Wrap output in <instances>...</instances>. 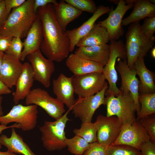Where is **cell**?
<instances>
[{"mask_svg": "<svg viewBox=\"0 0 155 155\" xmlns=\"http://www.w3.org/2000/svg\"><path fill=\"white\" fill-rule=\"evenodd\" d=\"M26 0H4L6 9L9 14L12 9L16 8L21 5Z\"/></svg>", "mask_w": 155, "mask_h": 155, "instance_id": "cell-38", "label": "cell"}, {"mask_svg": "<svg viewBox=\"0 0 155 155\" xmlns=\"http://www.w3.org/2000/svg\"><path fill=\"white\" fill-rule=\"evenodd\" d=\"M117 60V64L115 65V68L120 74L121 79L119 89L122 92L131 93L139 111L140 106L138 101L139 80L136 77V71L134 68L131 69L129 67L127 59L122 60L118 58Z\"/></svg>", "mask_w": 155, "mask_h": 155, "instance_id": "cell-15", "label": "cell"}, {"mask_svg": "<svg viewBox=\"0 0 155 155\" xmlns=\"http://www.w3.org/2000/svg\"><path fill=\"white\" fill-rule=\"evenodd\" d=\"M72 77H68L61 73L56 79H53L52 82L53 91L56 98L66 105L70 110L75 101Z\"/></svg>", "mask_w": 155, "mask_h": 155, "instance_id": "cell-18", "label": "cell"}, {"mask_svg": "<svg viewBox=\"0 0 155 155\" xmlns=\"http://www.w3.org/2000/svg\"><path fill=\"white\" fill-rule=\"evenodd\" d=\"M69 110L54 121H44L43 125L39 127L43 145L47 150L59 151L66 147L65 129L69 120L67 115Z\"/></svg>", "mask_w": 155, "mask_h": 155, "instance_id": "cell-5", "label": "cell"}, {"mask_svg": "<svg viewBox=\"0 0 155 155\" xmlns=\"http://www.w3.org/2000/svg\"><path fill=\"white\" fill-rule=\"evenodd\" d=\"M1 0H0V2L1 1Z\"/></svg>", "mask_w": 155, "mask_h": 155, "instance_id": "cell-49", "label": "cell"}, {"mask_svg": "<svg viewBox=\"0 0 155 155\" xmlns=\"http://www.w3.org/2000/svg\"><path fill=\"white\" fill-rule=\"evenodd\" d=\"M0 155H17L13 153L9 152L7 151L6 152H1L0 151Z\"/></svg>", "mask_w": 155, "mask_h": 155, "instance_id": "cell-45", "label": "cell"}, {"mask_svg": "<svg viewBox=\"0 0 155 155\" xmlns=\"http://www.w3.org/2000/svg\"><path fill=\"white\" fill-rule=\"evenodd\" d=\"M3 100V97L0 95V117L4 115V114L2 106V102Z\"/></svg>", "mask_w": 155, "mask_h": 155, "instance_id": "cell-44", "label": "cell"}, {"mask_svg": "<svg viewBox=\"0 0 155 155\" xmlns=\"http://www.w3.org/2000/svg\"><path fill=\"white\" fill-rule=\"evenodd\" d=\"M125 37V46L127 64L132 69L138 58H144L147 55L154 46L155 40L149 39L143 33L139 22L130 24Z\"/></svg>", "mask_w": 155, "mask_h": 155, "instance_id": "cell-3", "label": "cell"}, {"mask_svg": "<svg viewBox=\"0 0 155 155\" xmlns=\"http://www.w3.org/2000/svg\"><path fill=\"white\" fill-rule=\"evenodd\" d=\"M66 65L74 75H80L93 72L102 73L104 66L81 57L74 53L68 56Z\"/></svg>", "mask_w": 155, "mask_h": 155, "instance_id": "cell-20", "label": "cell"}, {"mask_svg": "<svg viewBox=\"0 0 155 155\" xmlns=\"http://www.w3.org/2000/svg\"><path fill=\"white\" fill-rule=\"evenodd\" d=\"M108 146L97 142L90 144L82 155H106Z\"/></svg>", "mask_w": 155, "mask_h": 155, "instance_id": "cell-36", "label": "cell"}, {"mask_svg": "<svg viewBox=\"0 0 155 155\" xmlns=\"http://www.w3.org/2000/svg\"><path fill=\"white\" fill-rule=\"evenodd\" d=\"M97 128L94 123L90 121L82 122L79 129H75L73 132L89 144L97 142Z\"/></svg>", "mask_w": 155, "mask_h": 155, "instance_id": "cell-29", "label": "cell"}, {"mask_svg": "<svg viewBox=\"0 0 155 155\" xmlns=\"http://www.w3.org/2000/svg\"><path fill=\"white\" fill-rule=\"evenodd\" d=\"M106 155H141L140 151L132 147L124 145L108 146Z\"/></svg>", "mask_w": 155, "mask_h": 155, "instance_id": "cell-31", "label": "cell"}, {"mask_svg": "<svg viewBox=\"0 0 155 155\" xmlns=\"http://www.w3.org/2000/svg\"><path fill=\"white\" fill-rule=\"evenodd\" d=\"M151 55L154 58H155V47L153 48L151 51Z\"/></svg>", "mask_w": 155, "mask_h": 155, "instance_id": "cell-47", "label": "cell"}, {"mask_svg": "<svg viewBox=\"0 0 155 155\" xmlns=\"http://www.w3.org/2000/svg\"><path fill=\"white\" fill-rule=\"evenodd\" d=\"M57 2L55 0H34V11L37 13V10L39 7L45 6L49 3L54 4Z\"/></svg>", "mask_w": 155, "mask_h": 155, "instance_id": "cell-41", "label": "cell"}, {"mask_svg": "<svg viewBox=\"0 0 155 155\" xmlns=\"http://www.w3.org/2000/svg\"><path fill=\"white\" fill-rule=\"evenodd\" d=\"M109 34L106 28L95 23L91 30L81 38L76 45L78 47L100 45L110 41Z\"/></svg>", "mask_w": 155, "mask_h": 155, "instance_id": "cell-27", "label": "cell"}, {"mask_svg": "<svg viewBox=\"0 0 155 155\" xmlns=\"http://www.w3.org/2000/svg\"><path fill=\"white\" fill-rule=\"evenodd\" d=\"M150 140L139 120L136 119L131 124H123L118 137L112 145H126L140 150L142 145Z\"/></svg>", "mask_w": 155, "mask_h": 155, "instance_id": "cell-11", "label": "cell"}, {"mask_svg": "<svg viewBox=\"0 0 155 155\" xmlns=\"http://www.w3.org/2000/svg\"><path fill=\"white\" fill-rule=\"evenodd\" d=\"M138 101L141 105L137 112L139 120L155 113V93L142 94L139 93Z\"/></svg>", "mask_w": 155, "mask_h": 155, "instance_id": "cell-28", "label": "cell"}, {"mask_svg": "<svg viewBox=\"0 0 155 155\" xmlns=\"http://www.w3.org/2000/svg\"><path fill=\"white\" fill-rule=\"evenodd\" d=\"M110 53V44H104L78 47L74 53L86 59L104 66Z\"/></svg>", "mask_w": 155, "mask_h": 155, "instance_id": "cell-23", "label": "cell"}, {"mask_svg": "<svg viewBox=\"0 0 155 155\" xmlns=\"http://www.w3.org/2000/svg\"><path fill=\"white\" fill-rule=\"evenodd\" d=\"M25 38L20 59L21 61H24L29 54L40 49L43 39V32L42 23L38 15Z\"/></svg>", "mask_w": 155, "mask_h": 155, "instance_id": "cell-19", "label": "cell"}, {"mask_svg": "<svg viewBox=\"0 0 155 155\" xmlns=\"http://www.w3.org/2000/svg\"><path fill=\"white\" fill-rule=\"evenodd\" d=\"M150 136V140L155 143V117L154 114L139 120Z\"/></svg>", "mask_w": 155, "mask_h": 155, "instance_id": "cell-34", "label": "cell"}, {"mask_svg": "<svg viewBox=\"0 0 155 155\" xmlns=\"http://www.w3.org/2000/svg\"><path fill=\"white\" fill-rule=\"evenodd\" d=\"M108 117L117 116L123 124H131L135 119V112L139 109L130 92H121L117 96L111 94L105 98Z\"/></svg>", "mask_w": 155, "mask_h": 155, "instance_id": "cell-4", "label": "cell"}, {"mask_svg": "<svg viewBox=\"0 0 155 155\" xmlns=\"http://www.w3.org/2000/svg\"><path fill=\"white\" fill-rule=\"evenodd\" d=\"M133 7V10L130 14L123 19L122 26L139 22L146 18L155 16V4L150 0H136Z\"/></svg>", "mask_w": 155, "mask_h": 155, "instance_id": "cell-25", "label": "cell"}, {"mask_svg": "<svg viewBox=\"0 0 155 155\" xmlns=\"http://www.w3.org/2000/svg\"><path fill=\"white\" fill-rule=\"evenodd\" d=\"M34 0H26L20 6L13 9L0 30V35L25 38L37 16L34 11Z\"/></svg>", "mask_w": 155, "mask_h": 155, "instance_id": "cell-2", "label": "cell"}, {"mask_svg": "<svg viewBox=\"0 0 155 155\" xmlns=\"http://www.w3.org/2000/svg\"><path fill=\"white\" fill-rule=\"evenodd\" d=\"M110 1L114 3L115 4H118L119 0H110Z\"/></svg>", "mask_w": 155, "mask_h": 155, "instance_id": "cell-48", "label": "cell"}, {"mask_svg": "<svg viewBox=\"0 0 155 155\" xmlns=\"http://www.w3.org/2000/svg\"><path fill=\"white\" fill-rule=\"evenodd\" d=\"M94 123L97 128V142L108 146L117 138L123 125L117 116L102 115L97 117Z\"/></svg>", "mask_w": 155, "mask_h": 155, "instance_id": "cell-12", "label": "cell"}, {"mask_svg": "<svg viewBox=\"0 0 155 155\" xmlns=\"http://www.w3.org/2000/svg\"><path fill=\"white\" fill-rule=\"evenodd\" d=\"M133 68L139 78L138 86L139 93H155V75L148 69L145 65L144 58H138L134 63Z\"/></svg>", "mask_w": 155, "mask_h": 155, "instance_id": "cell-22", "label": "cell"}, {"mask_svg": "<svg viewBox=\"0 0 155 155\" xmlns=\"http://www.w3.org/2000/svg\"><path fill=\"white\" fill-rule=\"evenodd\" d=\"M37 106L34 104L15 105L7 114L0 117V124L7 125L14 122L20 124L23 131L32 130L37 124Z\"/></svg>", "mask_w": 155, "mask_h": 155, "instance_id": "cell-7", "label": "cell"}, {"mask_svg": "<svg viewBox=\"0 0 155 155\" xmlns=\"http://www.w3.org/2000/svg\"><path fill=\"white\" fill-rule=\"evenodd\" d=\"M23 67L19 59L5 53L0 70V80L9 88H12L16 85Z\"/></svg>", "mask_w": 155, "mask_h": 155, "instance_id": "cell-16", "label": "cell"}, {"mask_svg": "<svg viewBox=\"0 0 155 155\" xmlns=\"http://www.w3.org/2000/svg\"><path fill=\"white\" fill-rule=\"evenodd\" d=\"M133 5H127L125 1L120 0L115 9L110 11L108 17L98 22L107 31L110 42L117 41L123 35L124 30L122 26L123 17L127 11L133 7Z\"/></svg>", "mask_w": 155, "mask_h": 155, "instance_id": "cell-14", "label": "cell"}, {"mask_svg": "<svg viewBox=\"0 0 155 155\" xmlns=\"http://www.w3.org/2000/svg\"><path fill=\"white\" fill-rule=\"evenodd\" d=\"M23 47V42L19 37H13L7 50L4 53L20 59Z\"/></svg>", "mask_w": 155, "mask_h": 155, "instance_id": "cell-35", "label": "cell"}, {"mask_svg": "<svg viewBox=\"0 0 155 155\" xmlns=\"http://www.w3.org/2000/svg\"><path fill=\"white\" fill-rule=\"evenodd\" d=\"M6 9L4 0L0 2V30L1 28L9 15Z\"/></svg>", "mask_w": 155, "mask_h": 155, "instance_id": "cell-39", "label": "cell"}, {"mask_svg": "<svg viewBox=\"0 0 155 155\" xmlns=\"http://www.w3.org/2000/svg\"><path fill=\"white\" fill-rule=\"evenodd\" d=\"M5 53L0 51V70L1 68Z\"/></svg>", "mask_w": 155, "mask_h": 155, "instance_id": "cell-46", "label": "cell"}, {"mask_svg": "<svg viewBox=\"0 0 155 155\" xmlns=\"http://www.w3.org/2000/svg\"><path fill=\"white\" fill-rule=\"evenodd\" d=\"M141 29L147 37L155 40L154 34L155 32V16L145 18L143 24L141 25Z\"/></svg>", "mask_w": 155, "mask_h": 155, "instance_id": "cell-33", "label": "cell"}, {"mask_svg": "<svg viewBox=\"0 0 155 155\" xmlns=\"http://www.w3.org/2000/svg\"><path fill=\"white\" fill-rule=\"evenodd\" d=\"M107 82L103 89L95 95L84 98H79L75 100L70 110L75 117L82 122H91L96 110L102 104L105 105V94L108 88Z\"/></svg>", "mask_w": 155, "mask_h": 155, "instance_id": "cell-10", "label": "cell"}, {"mask_svg": "<svg viewBox=\"0 0 155 155\" xmlns=\"http://www.w3.org/2000/svg\"><path fill=\"white\" fill-rule=\"evenodd\" d=\"M65 143L68 151L75 155H82L90 144L82 137L76 135L71 138H67Z\"/></svg>", "mask_w": 155, "mask_h": 155, "instance_id": "cell-30", "label": "cell"}, {"mask_svg": "<svg viewBox=\"0 0 155 155\" xmlns=\"http://www.w3.org/2000/svg\"><path fill=\"white\" fill-rule=\"evenodd\" d=\"M15 128H11L10 137L4 134L0 136V144L5 147L7 151L16 154L36 155L24 141L23 138L16 133Z\"/></svg>", "mask_w": 155, "mask_h": 155, "instance_id": "cell-26", "label": "cell"}, {"mask_svg": "<svg viewBox=\"0 0 155 155\" xmlns=\"http://www.w3.org/2000/svg\"><path fill=\"white\" fill-rule=\"evenodd\" d=\"M106 80L102 73L74 75L72 83L75 94L81 98L93 96L103 89L107 83Z\"/></svg>", "mask_w": 155, "mask_h": 155, "instance_id": "cell-9", "label": "cell"}, {"mask_svg": "<svg viewBox=\"0 0 155 155\" xmlns=\"http://www.w3.org/2000/svg\"><path fill=\"white\" fill-rule=\"evenodd\" d=\"M25 99L26 105L34 104L40 106L55 120L62 116L65 111L63 103L40 88L32 89Z\"/></svg>", "mask_w": 155, "mask_h": 155, "instance_id": "cell-8", "label": "cell"}, {"mask_svg": "<svg viewBox=\"0 0 155 155\" xmlns=\"http://www.w3.org/2000/svg\"><path fill=\"white\" fill-rule=\"evenodd\" d=\"M15 128L18 129L21 128V125L18 123H16L15 124L9 126L2 124L0 125V134H1L2 131L6 129L12 128ZM2 148V146L0 144V149Z\"/></svg>", "mask_w": 155, "mask_h": 155, "instance_id": "cell-43", "label": "cell"}, {"mask_svg": "<svg viewBox=\"0 0 155 155\" xmlns=\"http://www.w3.org/2000/svg\"><path fill=\"white\" fill-rule=\"evenodd\" d=\"M13 38L0 35V51L5 53L7 49Z\"/></svg>", "mask_w": 155, "mask_h": 155, "instance_id": "cell-40", "label": "cell"}, {"mask_svg": "<svg viewBox=\"0 0 155 155\" xmlns=\"http://www.w3.org/2000/svg\"><path fill=\"white\" fill-rule=\"evenodd\" d=\"M26 58L30 64L34 80L45 88L49 87L51 76L55 70L53 61L45 58L40 49L29 54Z\"/></svg>", "mask_w": 155, "mask_h": 155, "instance_id": "cell-13", "label": "cell"}, {"mask_svg": "<svg viewBox=\"0 0 155 155\" xmlns=\"http://www.w3.org/2000/svg\"><path fill=\"white\" fill-rule=\"evenodd\" d=\"M111 11L109 7L100 5L97 7L96 12L81 26L71 30L65 31L69 41L70 51L72 52L79 40L91 30L98 19L102 15Z\"/></svg>", "mask_w": 155, "mask_h": 155, "instance_id": "cell-17", "label": "cell"}, {"mask_svg": "<svg viewBox=\"0 0 155 155\" xmlns=\"http://www.w3.org/2000/svg\"><path fill=\"white\" fill-rule=\"evenodd\" d=\"M12 92L10 89L7 86L0 80V95L9 94Z\"/></svg>", "mask_w": 155, "mask_h": 155, "instance_id": "cell-42", "label": "cell"}, {"mask_svg": "<svg viewBox=\"0 0 155 155\" xmlns=\"http://www.w3.org/2000/svg\"><path fill=\"white\" fill-rule=\"evenodd\" d=\"M66 3L71 5L78 10L94 14L97 7L92 0H64Z\"/></svg>", "mask_w": 155, "mask_h": 155, "instance_id": "cell-32", "label": "cell"}, {"mask_svg": "<svg viewBox=\"0 0 155 155\" xmlns=\"http://www.w3.org/2000/svg\"><path fill=\"white\" fill-rule=\"evenodd\" d=\"M55 16L63 30L65 32L68 24L79 17L82 12L77 9L64 0L53 4Z\"/></svg>", "mask_w": 155, "mask_h": 155, "instance_id": "cell-24", "label": "cell"}, {"mask_svg": "<svg viewBox=\"0 0 155 155\" xmlns=\"http://www.w3.org/2000/svg\"><path fill=\"white\" fill-rule=\"evenodd\" d=\"M110 53L109 59L104 66L102 73L106 80L108 81L109 87L106 90V96L113 94L117 96L121 92L117 86L118 76L115 68L117 59L120 58L122 60L127 59L125 45L121 40L111 42Z\"/></svg>", "mask_w": 155, "mask_h": 155, "instance_id": "cell-6", "label": "cell"}, {"mask_svg": "<svg viewBox=\"0 0 155 155\" xmlns=\"http://www.w3.org/2000/svg\"><path fill=\"white\" fill-rule=\"evenodd\" d=\"M34 79L30 64L28 62L23 63L22 71L17 81L15 91L12 94L15 105L25 98L33 84Z\"/></svg>", "mask_w": 155, "mask_h": 155, "instance_id": "cell-21", "label": "cell"}, {"mask_svg": "<svg viewBox=\"0 0 155 155\" xmlns=\"http://www.w3.org/2000/svg\"><path fill=\"white\" fill-rule=\"evenodd\" d=\"M141 155H155V143L150 140L141 146Z\"/></svg>", "mask_w": 155, "mask_h": 155, "instance_id": "cell-37", "label": "cell"}, {"mask_svg": "<svg viewBox=\"0 0 155 155\" xmlns=\"http://www.w3.org/2000/svg\"><path fill=\"white\" fill-rule=\"evenodd\" d=\"M37 13L42 26L43 39L40 50L49 60L62 61L69 56V39L60 27L56 18L53 4L39 7Z\"/></svg>", "mask_w": 155, "mask_h": 155, "instance_id": "cell-1", "label": "cell"}]
</instances>
